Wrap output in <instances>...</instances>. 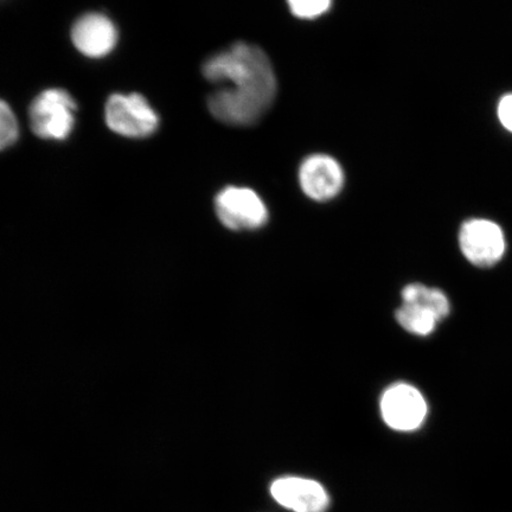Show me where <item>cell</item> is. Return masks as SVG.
I'll list each match as a JSON object with an SVG mask.
<instances>
[{
    "label": "cell",
    "instance_id": "1",
    "mask_svg": "<svg viewBox=\"0 0 512 512\" xmlns=\"http://www.w3.org/2000/svg\"><path fill=\"white\" fill-rule=\"evenodd\" d=\"M208 81L222 85L209 96L208 108L221 123L251 126L266 114L277 95V78L265 51L238 42L203 64Z\"/></svg>",
    "mask_w": 512,
    "mask_h": 512
},
{
    "label": "cell",
    "instance_id": "2",
    "mask_svg": "<svg viewBox=\"0 0 512 512\" xmlns=\"http://www.w3.org/2000/svg\"><path fill=\"white\" fill-rule=\"evenodd\" d=\"M396 320L409 334L427 337L451 313V303L439 288L411 284L403 288Z\"/></svg>",
    "mask_w": 512,
    "mask_h": 512
},
{
    "label": "cell",
    "instance_id": "3",
    "mask_svg": "<svg viewBox=\"0 0 512 512\" xmlns=\"http://www.w3.org/2000/svg\"><path fill=\"white\" fill-rule=\"evenodd\" d=\"M76 102L67 91L51 88L38 94L29 108L31 130L38 138L66 140L75 126Z\"/></svg>",
    "mask_w": 512,
    "mask_h": 512
},
{
    "label": "cell",
    "instance_id": "4",
    "mask_svg": "<svg viewBox=\"0 0 512 512\" xmlns=\"http://www.w3.org/2000/svg\"><path fill=\"white\" fill-rule=\"evenodd\" d=\"M105 119L111 131L126 138H147L159 127L158 114L137 93L111 95L106 102Z\"/></svg>",
    "mask_w": 512,
    "mask_h": 512
},
{
    "label": "cell",
    "instance_id": "5",
    "mask_svg": "<svg viewBox=\"0 0 512 512\" xmlns=\"http://www.w3.org/2000/svg\"><path fill=\"white\" fill-rule=\"evenodd\" d=\"M458 243L464 258L480 268L496 266L507 251L504 230L488 219L466 220L459 229Z\"/></svg>",
    "mask_w": 512,
    "mask_h": 512
},
{
    "label": "cell",
    "instance_id": "6",
    "mask_svg": "<svg viewBox=\"0 0 512 512\" xmlns=\"http://www.w3.org/2000/svg\"><path fill=\"white\" fill-rule=\"evenodd\" d=\"M217 217L224 227L236 232L264 227L268 209L262 198L252 189L227 187L215 198Z\"/></svg>",
    "mask_w": 512,
    "mask_h": 512
},
{
    "label": "cell",
    "instance_id": "7",
    "mask_svg": "<svg viewBox=\"0 0 512 512\" xmlns=\"http://www.w3.org/2000/svg\"><path fill=\"white\" fill-rule=\"evenodd\" d=\"M382 419L398 432H414L425 424L428 405L418 388L405 382L390 386L381 398Z\"/></svg>",
    "mask_w": 512,
    "mask_h": 512
},
{
    "label": "cell",
    "instance_id": "8",
    "mask_svg": "<svg viewBox=\"0 0 512 512\" xmlns=\"http://www.w3.org/2000/svg\"><path fill=\"white\" fill-rule=\"evenodd\" d=\"M299 183L311 200L330 201L343 189L344 171L335 158L318 153L307 157L300 166Z\"/></svg>",
    "mask_w": 512,
    "mask_h": 512
},
{
    "label": "cell",
    "instance_id": "9",
    "mask_svg": "<svg viewBox=\"0 0 512 512\" xmlns=\"http://www.w3.org/2000/svg\"><path fill=\"white\" fill-rule=\"evenodd\" d=\"M271 494L275 501L294 512H325L330 497L316 480L300 477H281L274 480Z\"/></svg>",
    "mask_w": 512,
    "mask_h": 512
},
{
    "label": "cell",
    "instance_id": "10",
    "mask_svg": "<svg viewBox=\"0 0 512 512\" xmlns=\"http://www.w3.org/2000/svg\"><path fill=\"white\" fill-rule=\"evenodd\" d=\"M118 30L105 15H83L72 28L74 47L89 59H101L110 55L118 43Z\"/></svg>",
    "mask_w": 512,
    "mask_h": 512
},
{
    "label": "cell",
    "instance_id": "11",
    "mask_svg": "<svg viewBox=\"0 0 512 512\" xmlns=\"http://www.w3.org/2000/svg\"><path fill=\"white\" fill-rule=\"evenodd\" d=\"M19 137V126L12 108L0 99V152L9 149Z\"/></svg>",
    "mask_w": 512,
    "mask_h": 512
},
{
    "label": "cell",
    "instance_id": "12",
    "mask_svg": "<svg viewBox=\"0 0 512 512\" xmlns=\"http://www.w3.org/2000/svg\"><path fill=\"white\" fill-rule=\"evenodd\" d=\"M292 14L298 18L313 19L328 12L332 6L330 0H290Z\"/></svg>",
    "mask_w": 512,
    "mask_h": 512
},
{
    "label": "cell",
    "instance_id": "13",
    "mask_svg": "<svg viewBox=\"0 0 512 512\" xmlns=\"http://www.w3.org/2000/svg\"><path fill=\"white\" fill-rule=\"evenodd\" d=\"M497 117L505 130L512 133V93L503 95L499 100Z\"/></svg>",
    "mask_w": 512,
    "mask_h": 512
}]
</instances>
